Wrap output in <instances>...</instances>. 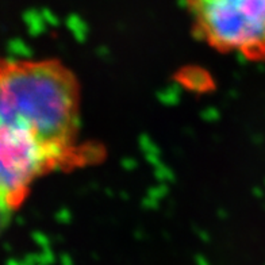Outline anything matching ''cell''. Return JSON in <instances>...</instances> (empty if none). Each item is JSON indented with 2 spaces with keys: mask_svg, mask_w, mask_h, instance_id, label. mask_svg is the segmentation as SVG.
<instances>
[{
  "mask_svg": "<svg viewBox=\"0 0 265 265\" xmlns=\"http://www.w3.org/2000/svg\"><path fill=\"white\" fill-rule=\"evenodd\" d=\"M80 85L57 60H0V188L15 209L37 180L79 164Z\"/></svg>",
  "mask_w": 265,
  "mask_h": 265,
  "instance_id": "1",
  "label": "cell"
},
{
  "mask_svg": "<svg viewBox=\"0 0 265 265\" xmlns=\"http://www.w3.org/2000/svg\"><path fill=\"white\" fill-rule=\"evenodd\" d=\"M200 40L219 53L265 61V0H187Z\"/></svg>",
  "mask_w": 265,
  "mask_h": 265,
  "instance_id": "2",
  "label": "cell"
},
{
  "mask_svg": "<svg viewBox=\"0 0 265 265\" xmlns=\"http://www.w3.org/2000/svg\"><path fill=\"white\" fill-rule=\"evenodd\" d=\"M14 211H15V207L12 206L10 199L0 188V233L8 226Z\"/></svg>",
  "mask_w": 265,
  "mask_h": 265,
  "instance_id": "3",
  "label": "cell"
}]
</instances>
